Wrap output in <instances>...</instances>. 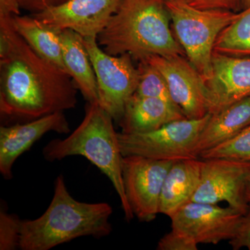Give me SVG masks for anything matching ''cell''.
<instances>
[{
  "label": "cell",
  "instance_id": "11",
  "mask_svg": "<svg viewBox=\"0 0 250 250\" xmlns=\"http://www.w3.org/2000/svg\"><path fill=\"white\" fill-rule=\"evenodd\" d=\"M164 77L173 103L188 119H199L210 113L208 90L201 75L183 56L153 55L145 59Z\"/></svg>",
  "mask_w": 250,
  "mask_h": 250
},
{
  "label": "cell",
  "instance_id": "10",
  "mask_svg": "<svg viewBox=\"0 0 250 250\" xmlns=\"http://www.w3.org/2000/svg\"><path fill=\"white\" fill-rule=\"evenodd\" d=\"M173 162L139 156H123L125 194L133 213L141 221H152L159 214L163 185Z\"/></svg>",
  "mask_w": 250,
  "mask_h": 250
},
{
  "label": "cell",
  "instance_id": "27",
  "mask_svg": "<svg viewBox=\"0 0 250 250\" xmlns=\"http://www.w3.org/2000/svg\"><path fill=\"white\" fill-rule=\"evenodd\" d=\"M66 1L67 0H18L21 9L32 11L34 14Z\"/></svg>",
  "mask_w": 250,
  "mask_h": 250
},
{
  "label": "cell",
  "instance_id": "19",
  "mask_svg": "<svg viewBox=\"0 0 250 250\" xmlns=\"http://www.w3.org/2000/svg\"><path fill=\"white\" fill-rule=\"evenodd\" d=\"M12 21L16 31L36 53L67 72L58 31L33 16H13Z\"/></svg>",
  "mask_w": 250,
  "mask_h": 250
},
{
  "label": "cell",
  "instance_id": "25",
  "mask_svg": "<svg viewBox=\"0 0 250 250\" xmlns=\"http://www.w3.org/2000/svg\"><path fill=\"white\" fill-rule=\"evenodd\" d=\"M192 7L202 10H223L239 12L243 10L242 0H182Z\"/></svg>",
  "mask_w": 250,
  "mask_h": 250
},
{
  "label": "cell",
  "instance_id": "7",
  "mask_svg": "<svg viewBox=\"0 0 250 250\" xmlns=\"http://www.w3.org/2000/svg\"><path fill=\"white\" fill-rule=\"evenodd\" d=\"M94 72L98 88V104L113 121L119 123L126 103L136 92L139 72L128 54L113 56L99 45L97 38L82 37Z\"/></svg>",
  "mask_w": 250,
  "mask_h": 250
},
{
  "label": "cell",
  "instance_id": "17",
  "mask_svg": "<svg viewBox=\"0 0 250 250\" xmlns=\"http://www.w3.org/2000/svg\"><path fill=\"white\" fill-rule=\"evenodd\" d=\"M250 125V97L210 113L197 141L195 156L199 158L202 152L234 137Z\"/></svg>",
  "mask_w": 250,
  "mask_h": 250
},
{
  "label": "cell",
  "instance_id": "28",
  "mask_svg": "<svg viewBox=\"0 0 250 250\" xmlns=\"http://www.w3.org/2000/svg\"><path fill=\"white\" fill-rule=\"evenodd\" d=\"M18 0H0V16L21 15Z\"/></svg>",
  "mask_w": 250,
  "mask_h": 250
},
{
  "label": "cell",
  "instance_id": "5",
  "mask_svg": "<svg viewBox=\"0 0 250 250\" xmlns=\"http://www.w3.org/2000/svg\"><path fill=\"white\" fill-rule=\"evenodd\" d=\"M166 5L176 39L188 60L206 82L211 73L215 41L238 12L198 9L182 0H166Z\"/></svg>",
  "mask_w": 250,
  "mask_h": 250
},
{
  "label": "cell",
  "instance_id": "30",
  "mask_svg": "<svg viewBox=\"0 0 250 250\" xmlns=\"http://www.w3.org/2000/svg\"><path fill=\"white\" fill-rule=\"evenodd\" d=\"M250 6V0H242V7L243 9Z\"/></svg>",
  "mask_w": 250,
  "mask_h": 250
},
{
  "label": "cell",
  "instance_id": "21",
  "mask_svg": "<svg viewBox=\"0 0 250 250\" xmlns=\"http://www.w3.org/2000/svg\"><path fill=\"white\" fill-rule=\"evenodd\" d=\"M138 69L139 82L134 94L141 97L161 99L175 104L171 98L165 78L158 69L146 61L139 62Z\"/></svg>",
  "mask_w": 250,
  "mask_h": 250
},
{
  "label": "cell",
  "instance_id": "8",
  "mask_svg": "<svg viewBox=\"0 0 250 250\" xmlns=\"http://www.w3.org/2000/svg\"><path fill=\"white\" fill-rule=\"evenodd\" d=\"M243 215L229 206L191 201L170 217L171 230L197 245H216L232 239Z\"/></svg>",
  "mask_w": 250,
  "mask_h": 250
},
{
  "label": "cell",
  "instance_id": "9",
  "mask_svg": "<svg viewBox=\"0 0 250 250\" xmlns=\"http://www.w3.org/2000/svg\"><path fill=\"white\" fill-rule=\"evenodd\" d=\"M250 179V161L213 158L202 159L201 178L191 201L215 204L226 202L246 214L250 205L246 189Z\"/></svg>",
  "mask_w": 250,
  "mask_h": 250
},
{
  "label": "cell",
  "instance_id": "26",
  "mask_svg": "<svg viewBox=\"0 0 250 250\" xmlns=\"http://www.w3.org/2000/svg\"><path fill=\"white\" fill-rule=\"evenodd\" d=\"M229 244L235 250L243 248L250 250V206L249 210L243 215L236 234L232 239L230 240Z\"/></svg>",
  "mask_w": 250,
  "mask_h": 250
},
{
  "label": "cell",
  "instance_id": "15",
  "mask_svg": "<svg viewBox=\"0 0 250 250\" xmlns=\"http://www.w3.org/2000/svg\"><path fill=\"white\" fill-rule=\"evenodd\" d=\"M184 118L187 117L174 104L134 94L126 103L119 125L122 133L141 134L154 131L170 122Z\"/></svg>",
  "mask_w": 250,
  "mask_h": 250
},
{
  "label": "cell",
  "instance_id": "18",
  "mask_svg": "<svg viewBox=\"0 0 250 250\" xmlns=\"http://www.w3.org/2000/svg\"><path fill=\"white\" fill-rule=\"evenodd\" d=\"M59 38L67 73L88 103H98L96 76L82 36L65 29L59 32Z\"/></svg>",
  "mask_w": 250,
  "mask_h": 250
},
{
  "label": "cell",
  "instance_id": "23",
  "mask_svg": "<svg viewBox=\"0 0 250 250\" xmlns=\"http://www.w3.org/2000/svg\"><path fill=\"white\" fill-rule=\"evenodd\" d=\"M22 220L1 208L0 211V250L19 249Z\"/></svg>",
  "mask_w": 250,
  "mask_h": 250
},
{
  "label": "cell",
  "instance_id": "29",
  "mask_svg": "<svg viewBox=\"0 0 250 250\" xmlns=\"http://www.w3.org/2000/svg\"><path fill=\"white\" fill-rule=\"evenodd\" d=\"M246 199L248 204L250 206V179L249 182H248V186H247L246 189Z\"/></svg>",
  "mask_w": 250,
  "mask_h": 250
},
{
  "label": "cell",
  "instance_id": "13",
  "mask_svg": "<svg viewBox=\"0 0 250 250\" xmlns=\"http://www.w3.org/2000/svg\"><path fill=\"white\" fill-rule=\"evenodd\" d=\"M210 113L250 97V57L213 52L211 73L205 82Z\"/></svg>",
  "mask_w": 250,
  "mask_h": 250
},
{
  "label": "cell",
  "instance_id": "6",
  "mask_svg": "<svg viewBox=\"0 0 250 250\" xmlns=\"http://www.w3.org/2000/svg\"><path fill=\"white\" fill-rule=\"evenodd\" d=\"M210 113L199 119L178 120L141 134L118 133L122 154L159 161L196 159L194 152Z\"/></svg>",
  "mask_w": 250,
  "mask_h": 250
},
{
  "label": "cell",
  "instance_id": "1",
  "mask_svg": "<svg viewBox=\"0 0 250 250\" xmlns=\"http://www.w3.org/2000/svg\"><path fill=\"white\" fill-rule=\"evenodd\" d=\"M12 16H0L1 116L28 122L76 107L72 77L31 48Z\"/></svg>",
  "mask_w": 250,
  "mask_h": 250
},
{
  "label": "cell",
  "instance_id": "20",
  "mask_svg": "<svg viewBox=\"0 0 250 250\" xmlns=\"http://www.w3.org/2000/svg\"><path fill=\"white\" fill-rule=\"evenodd\" d=\"M215 52L237 57H250V6L222 31L215 42Z\"/></svg>",
  "mask_w": 250,
  "mask_h": 250
},
{
  "label": "cell",
  "instance_id": "2",
  "mask_svg": "<svg viewBox=\"0 0 250 250\" xmlns=\"http://www.w3.org/2000/svg\"><path fill=\"white\" fill-rule=\"evenodd\" d=\"M170 21L166 0H122L97 41L108 54H128L139 62L153 55L185 57Z\"/></svg>",
  "mask_w": 250,
  "mask_h": 250
},
{
  "label": "cell",
  "instance_id": "22",
  "mask_svg": "<svg viewBox=\"0 0 250 250\" xmlns=\"http://www.w3.org/2000/svg\"><path fill=\"white\" fill-rule=\"evenodd\" d=\"M199 158L250 161V125L234 137L202 152Z\"/></svg>",
  "mask_w": 250,
  "mask_h": 250
},
{
  "label": "cell",
  "instance_id": "4",
  "mask_svg": "<svg viewBox=\"0 0 250 250\" xmlns=\"http://www.w3.org/2000/svg\"><path fill=\"white\" fill-rule=\"evenodd\" d=\"M113 119L98 103H88L83 121L64 139H54L42 149L46 160H62L67 156H82L106 176L119 197L125 218L134 215L125 194L123 179V158L118 133Z\"/></svg>",
  "mask_w": 250,
  "mask_h": 250
},
{
  "label": "cell",
  "instance_id": "16",
  "mask_svg": "<svg viewBox=\"0 0 250 250\" xmlns=\"http://www.w3.org/2000/svg\"><path fill=\"white\" fill-rule=\"evenodd\" d=\"M202 159L174 161L163 185L159 213L170 218L186 204L191 202L201 178Z\"/></svg>",
  "mask_w": 250,
  "mask_h": 250
},
{
  "label": "cell",
  "instance_id": "14",
  "mask_svg": "<svg viewBox=\"0 0 250 250\" xmlns=\"http://www.w3.org/2000/svg\"><path fill=\"white\" fill-rule=\"evenodd\" d=\"M69 134L70 125L64 112H57L28 121L0 127V172L6 179L13 177L15 162L47 133Z\"/></svg>",
  "mask_w": 250,
  "mask_h": 250
},
{
  "label": "cell",
  "instance_id": "12",
  "mask_svg": "<svg viewBox=\"0 0 250 250\" xmlns=\"http://www.w3.org/2000/svg\"><path fill=\"white\" fill-rule=\"evenodd\" d=\"M121 1L67 0L32 16L58 32L71 29L82 37L98 39Z\"/></svg>",
  "mask_w": 250,
  "mask_h": 250
},
{
  "label": "cell",
  "instance_id": "3",
  "mask_svg": "<svg viewBox=\"0 0 250 250\" xmlns=\"http://www.w3.org/2000/svg\"><path fill=\"white\" fill-rule=\"evenodd\" d=\"M111 206L77 201L67 190L63 176L57 177L53 197L39 218L22 220L19 249L49 250L83 236L101 238L112 231Z\"/></svg>",
  "mask_w": 250,
  "mask_h": 250
},
{
  "label": "cell",
  "instance_id": "24",
  "mask_svg": "<svg viewBox=\"0 0 250 250\" xmlns=\"http://www.w3.org/2000/svg\"><path fill=\"white\" fill-rule=\"evenodd\" d=\"M198 245L187 237L171 230L159 240V250H197Z\"/></svg>",
  "mask_w": 250,
  "mask_h": 250
}]
</instances>
